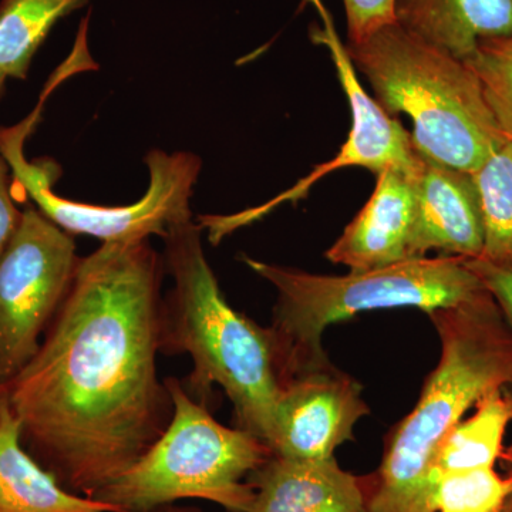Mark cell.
Wrapping results in <instances>:
<instances>
[{
	"label": "cell",
	"instance_id": "6da1fadb",
	"mask_svg": "<svg viewBox=\"0 0 512 512\" xmlns=\"http://www.w3.org/2000/svg\"><path fill=\"white\" fill-rule=\"evenodd\" d=\"M164 272L150 238L80 258L35 357L3 389L29 453L74 494L126 473L173 417L157 369Z\"/></svg>",
	"mask_w": 512,
	"mask_h": 512
},
{
	"label": "cell",
	"instance_id": "7a4b0ae2",
	"mask_svg": "<svg viewBox=\"0 0 512 512\" xmlns=\"http://www.w3.org/2000/svg\"><path fill=\"white\" fill-rule=\"evenodd\" d=\"M427 316L440 360L412 412L384 439L379 468L362 477L367 512H430V467L440 444L481 399L512 389V332L487 289Z\"/></svg>",
	"mask_w": 512,
	"mask_h": 512
},
{
	"label": "cell",
	"instance_id": "3957f363",
	"mask_svg": "<svg viewBox=\"0 0 512 512\" xmlns=\"http://www.w3.org/2000/svg\"><path fill=\"white\" fill-rule=\"evenodd\" d=\"M163 241L174 286L163 303L161 353L190 356L194 370L185 390L207 406L212 386L221 387L234 406L235 427L268 444L284 390L271 329L229 305L191 211L168 224Z\"/></svg>",
	"mask_w": 512,
	"mask_h": 512
},
{
	"label": "cell",
	"instance_id": "277c9868",
	"mask_svg": "<svg viewBox=\"0 0 512 512\" xmlns=\"http://www.w3.org/2000/svg\"><path fill=\"white\" fill-rule=\"evenodd\" d=\"M242 262L275 288L269 329L284 386L332 365L322 342L325 330L335 323L380 309L413 308L429 315L485 289L466 259L458 256H424L342 276L311 274L245 255Z\"/></svg>",
	"mask_w": 512,
	"mask_h": 512
},
{
	"label": "cell",
	"instance_id": "5b68a950",
	"mask_svg": "<svg viewBox=\"0 0 512 512\" xmlns=\"http://www.w3.org/2000/svg\"><path fill=\"white\" fill-rule=\"evenodd\" d=\"M345 49L384 111L412 119L420 156L473 174L507 143L476 74L463 60L396 22Z\"/></svg>",
	"mask_w": 512,
	"mask_h": 512
},
{
	"label": "cell",
	"instance_id": "8992f818",
	"mask_svg": "<svg viewBox=\"0 0 512 512\" xmlns=\"http://www.w3.org/2000/svg\"><path fill=\"white\" fill-rule=\"evenodd\" d=\"M173 417L144 456L94 495L121 511H147L198 498L229 512H249L255 493L247 478L272 456L261 439L224 426L175 377L164 380Z\"/></svg>",
	"mask_w": 512,
	"mask_h": 512
},
{
	"label": "cell",
	"instance_id": "52a82bcc",
	"mask_svg": "<svg viewBox=\"0 0 512 512\" xmlns=\"http://www.w3.org/2000/svg\"><path fill=\"white\" fill-rule=\"evenodd\" d=\"M40 107L13 127H0V153L12 170L13 181L35 202L37 210L53 224L69 232L100 239L101 242L164 238L168 224L190 212L192 190L202 161L192 153L167 154L151 150L146 157L150 185L140 201L120 207L84 204L60 197L53 191L60 167L52 158L28 161L25 141L39 123Z\"/></svg>",
	"mask_w": 512,
	"mask_h": 512
},
{
	"label": "cell",
	"instance_id": "ba28073f",
	"mask_svg": "<svg viewBox=\"0 0 512 512\" xmlns=\"http://www.w3.org/2000/svg\"><path fill=\"white\" fill-rule=\"evenodd\" d=\"M80 258L73 235L36 207L0 256V389L29 365L73 284Z\"/></svg>",
	"mask_w": 512,
	"mask_h": 512
},
{
	"label": "cell",
	"instance_id": "9c48e42d",
	"mask_svg": "<svg viewBox=\"0 0 512 512\" xmlns=\"http://www.w3.org/2000/svg\"><path fill=\"white\" fill-rule=\"evenodd\" d=\"M319 40L329 47L333 62L338 70L339 80L348 96L352 110V130L348 140L332 160L318 165L308 177L299 181L295 187L279 195L265 207L255 208L237 215L222 218L218 227L221 235L229 229L238 227L261 217L271 211L275 205L285 201H298L305 197L312 185L318 183L326 175L346 167H363L377 175L387 168H397L403 173L419 175L423 170V157L414 148L412 134L402 126L399 120L390 116L375 99L369 96L357 80L355 67L350 62L345 46L340 45L332 26L326 22V30L319 35Z\"/></svg>",
	"mask_w": 512,
	"mask_h": 512
},
{
	"label": "cell",
	"instance_id": "30bf717a",
	"mask_svg": "<svg viewBox=\"0 0 512 512\" xmlns=\"http://www.w3.org/2000/svg\"><path fill=\"white\" fill-rule=\"evenodd\" d=\"M367 414L362 384L332 363L285 384L268 446L276 456L326 460L355 440L356 424Z\"/></svg>",
	"mask_w": 512,
	"mask_h": 512
},
{
	"label": "cell",
	"instance_id": "8fae6325",
	"mask_svg": "<svg viewBox=\"0 0 512 512\" xmlns=\"http://www.w3.org/2000/svg\"><path fill=\"white\" fill-rule=\"evenodd\" d=\"M423 161L410 256L424 258L427 252L437 251L444 256L481 258L484 225L473 175L429 158Z\"/></svg>",
	"mask_w": 512,
	"mask_h": 512
},
{
	"label": "cell",
	"instance_id": "7c38bea8",
	"mask_svg": "<svg viewBox=\"0 0 512 512\" xmlns=\"http://www.w3.org/2000/svg\"><path fill=\"white\" fill-rule=\"evenodd\" d=\"M419 175L397 168L377 174L372 197L326 251V258L332 264L348 266L350 271H370L414 259L410 242Z\"/></svg>",
	"mask_w": 512,
	"mask_h": 512
},
{
	"label": "cell",
	"instance_id": "4fadbf2b",
	"mask_svg": "<svg viewBox=\"0 0 512 512\" xmlns=\"http://www.w3.org/2000/svg\"><path fill=\"white\" fill-rule=\"evenodd\" d=\"M255 493L249 512H367L362 477L326 460L272 454L247 478Z\"/></svg>",
	"mask_w": 512,
	"mask_h": 512
},
{
	"label": "cell",
	"instance_id": "5bb4252c",
	"mask_svg": "<svg viewBox=\"0 0 512 512\" xmlns=\"http://www.w3.org/2000/svg\"><path fill=\"white\" fill-rule=\"evenodd\" d=\"M394 19L464 62L483 40L512 36V0H394Z\"/></svg>",
	"mask_w": 512,
	"mask_h": 512
},
{
	"label": "cell",
	"instance_id": "9a60e30c",
	"mask_svg": "<svg viewBox=\"0 0 512 512\" xmlns=\"http://www.w3.org/2000/svg\"><path fill=\"white\" fill-rule=\"evenodd\" d=\"M66 490L25 447L22 427L0 389V512H119Z\"/></svg>",
	"mask_w": 512,
	"mask_h": 512
},
{
	"label": "cell",
	"instance_id": "2e32d148",
	"mask_svg": "<svg viewBox=\"0 0 512 512\" xmlns=\"http://www.w3.org/2000/svg\"><path fill=\"white\" fill-rule=\"evenodd\" d=\"M474 409L440 444L430 467V491L434 480L444 474L495 467L503 460L505 434L512 423L511 390L488 394Z\"/></svg>",
	"mask_w": 512,
	"mask_h": 512
},
{
	"label": "cell",
	"instance_id": "e0dca14e",
	"mask_svg": "<svg viewBox=\"0 0 512 512\" xmlns=\"http://www.w3.org/2000/svg\"><path fill=\"white\" fill-rule=\"evenodd\" d=\"M90 0H0V74L25 80L37 50L60 19Z\"/></svg>",
	"mask_w": 512,
	"mask_h": 512
},
{
	"label": "cell",
	"instance_id": "ac0fdd59",
	"mask_svg": "<svg viewBox=\"0 0 512 512\" xmlns=\"http://www.w3.org/2000/svg\"><path fill=\"white\" fill-rule=\"evenodd\" d=\"M471 175L483 215L481 258L512 266V141L504 143Z\"/></svg>",
	"mask_w": 512,
	"mask_h": 512
},
{
	"label": "cell",
	"instance_id": "d6986e66",
	"mask_svg": "<svg viewBox=\"0 0 512 512\" xmlns=\"http://www.w3.org/2000/svg\"><path fill=\"white\" fill-rule=\"evenodd\" d=\"M512 490V477L495 467L444 474L434 480L430 512H498Z\"/></svg>",
	"mask_w": 512,
	"mask_h": 512
},
{
	"label": "cell",
	"instance_id": "ffe728a7",
	"mask_svg": "<svg viewBox=\"0 0 512 512\" xmlns=\"http://www.w3.org/2000/svg\"><path fill=\"white\" fill-rule=\"evenodd\" d=\"M503 136L512 141V36L483 40L467 60Z\"/></svg>",
	"mask_w": 512,
	"mask_h": 512
},
{
	"label": "cell",
	"instance_id": "44dd1931",
	"mask_svg": "<svg viewBox=\"0 0 512 512\" xmlns=\"http://www.w3.org/2000/svg\"><path fill=\"white\" fill-rule=\"evenodd\" d=\"M348 43H357L372 35L377 29L396 22L394 0H343Z\"/></svg>",
	"mask_w": 512,
	"mask_h": 512
},
{
	"label": "cell",
	"instance_id": "7402d4cb",
	"mask_svg": "<svg viewBox=\"0 0 512 512\" xmlns=\"http://www.w3.org/2000/svg\"><path fill=\"white\" fill-rule=\"evenodd\" d=\"M466 264L493 295L512 332V266L494 264L483 258L466 259Z\"/></svg>",
	"mask_w": 512,
	"mask_h": 512
},
{
	"label": "cell",
	"instance_id": "603a6c76",
	"mask_svg": "<svg viewBox=\"0 0 512 512\" xmlns=\"http://www.w3.org/2000/svg\"><path fill=\"white\" fill-rule=\"evenodd\" d=\"M12 181L10 165L0 153V256L9 247L23 218V211L16 207L15 198H13Z\"/></svg>",
	"mask_w": 512,
	"mask_h": 512
},
{
	"label": "cell",
	"instance_id": "cb8c5ba5",
	"mask_svg": "<svg viewBox=\"0 0 512 512\" xmlns=\"http://www.w3.org/2000/svg\"><path fill=\"white\" fill-rule=\"evenodd\" d=\"M501 461H504L505 467H507V474H510L512 477V441L510 446L505 447L503 460ZM498 512H512V490L508 497L505 498L503 507Z\"/></svg>",
	"mask_w": 512,
	"mask_h": 512
},
{
	"label": "cell",
	"instance_id": "d4e9b609",
	"mask_svg": "<svg viewBox=\"0 0 512 512\" xmlns=\"http://www.w3.org/2000/svg\"><path fill=\"white\" fill-rule=\"evenodd\" d=\"M119 512H202L198 508L191 507H178V505L170 504L163 505V507L153 508L147 511H119Z\"/></svg>",
	"mask_w": 512,
	"mask_h": 512
},
{
	"label": "cell",
	"instance_id": "484cf974",
	"mask_svg": "<svg viewBox=\"0 0 512 512\" xmlns=\"http://www.w3.org/2000/svg\"><path fill=\"white\" fill-rule=\"evenodd\" d=\"M6 80L8 79H5V77L0 74V99H2L3 93H5Z\"/></svg>",
	"mask_w": 512,
	"mask_h": 512
}]
</instances>
